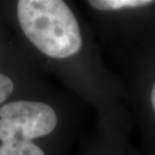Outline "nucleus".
<instances>
[{
    "mask_svg": "<svg viewBox=\"0 0 155 155\" xmlns=\"http://www.w3.org/2000/svg\"><path fill=\"white\" fill-rule=\"evenodd\" d=\"M17 17L26 38L48 57L66 58L82 48L78 20L61 0H20Z\"/></svg>",
    "mask_w": 155,
    "mask_h": 155,
    "instance_id": "obj_1",
    "label": "nucleus"
},
{
    "mask_svg": "<svg viewBox=\"0 0 155 155\" xmlns=\"http://www.w3.org/2000/svg\"><path fill=\"white\" fill-rule=\"evenodd\" d=\"M58 117L48 104L35 101H16L0 108V140H24L42 137L57 127Z\"/></svg>",
    "mask_w": 155,
    "mask_h": 155,
    "instance_id": "obj_2",
    "label": "nucleus"
},
{
    "mask_svg": "<svg viewBox=\"0 0 155 155\" xmlns=\"http://www.w3.org/2000/svg\"><path fill=\"white\" fill-rule=\"evenodd\" d=\"M0 155H45L40 147L30 140L15 138L2 142Z\"/></svg>",
    "mask_w": 155,
    "mask_h": 155,
    "instance_id": "obj_3",
    "label": "nucleus"
},
{
    "mask_svg": "<svg viewBox=\"0 0 155 155\" xmlns=\"http://www.w3.org/2000/svg\"><path fill=\"white\" fill-rule=\"evenodd\" d=\"M93 8L100 11H113L122 8H134L149 5V0H91L88 2Z\"/></svg>",
    "mask_w": 155,
    "mask_h": 155,
    "instance_id": "obj_4",
    "label": "nucleus"
},
{
    "mask_svg": "<svg viewBox=\"0 0 155 155\" xmlns=\"http://www.w3.org/2000/svg\"><path fill=\"white\" fill-rule=\"evenodd\" d=\"M14 85L10 78L0 74V104L3 103L13 91Z\"/></svg>",
    "mask_w": 155,
    "mask_h": 155,
    "instance_id": "obj_5",
    "label": "nucleus"
},
{
    "mask_svg": "<svg viewBox=\"0 0 155 155\" xmlns=\"http://www.w3.org/2000/svg\"><path fill=\"white\" fill-rule=\"evenodd\" d=\"M151 103H152V107L155 111V84L152 88V92H151Z\"/></svg>",
    "mask_w": 155,
    "mask_h": 155,
    "instance_id": "obj_6",
    "label": "nucleus"
}]
</instances>
